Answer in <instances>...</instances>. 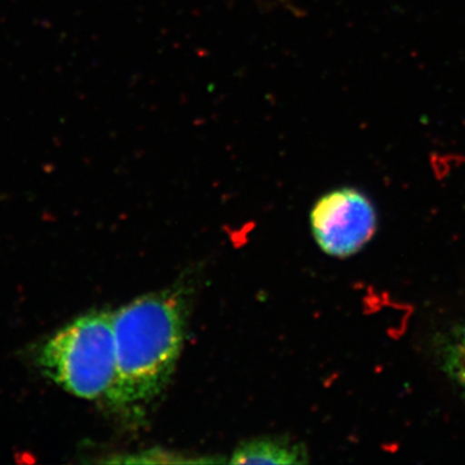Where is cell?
Masks as SVG:
<instances>
[{
	"label": "cell",
	"mask_w": 465,
	"mask_h": 465,
	"mask_svg": "<svg viewBox=\"0 0 465 465\" xmlns=\"http://www.w3.org/2000/svg\"><path fill=\"white\" fill-rule=\"evenodd\" d=\"M38 363L43 374L67 393L106 399L116 375L113 313L91 312L76 318L45 342Z\"/></svg>",
	"instance_id": "2"
},
{
	"label": "cell",
	"mask_w": 465,
	"mask_h": 465,
	"mask_svg": "<svg viewBox=\"0 0 465 465\" xmlns=\"http://www.w3.org/2000/svg\"><path fill=\"white\" fill-rule=\"evenodd\" d=\"M232 464H302L307 454L302 446L289 440L260 439L238 446L232 452Z\"/></svg>",
	"instance_id": "4"
},
{
	"label": "cell",
	"mask_w": 465,
	"mask_h": 465,
	"mask_svg": "<svg viewBox=\"0 0 465 465\" xmlns=\"http://www.w3.org/2000/svg\"><path fill=\"white\" fill-rule=\"evenodd\" d=\"M440 362L443 372L465 397V322L445 333L440 342Z\"/></svg>",
	"instance_id": "5"
},
{
	"label": "cell",
	"mask_w": 465,
	"mask_h": 465,
	"mask_svg": "<svg viewBox=\"0 0 465 465\" xmlns=\"http://www.w3.org/2000/svg\"><path fill=\"white\" fill-rule=\"evenodd\" d=\"M186 300L161 291L113 313L116 375L106 400L127 409L148 403L166 388L185 341Z\"/></svg>",
	"instance_id": "1"
},
{
	"label": "cell",
	"mask_w": 465,
	"mask_h": 465,
	"mask_svg": "<svg viewBox=\"0 0 465 465\" xmlns=\"http://www.w3.org/2000/svg\"><path fill=\"white\" fill-rule=\"evenodd\" d=\"M318 246L333 258H349L374 237L378 215L371 201L357 189L323 195L311 213Z\"/></svg>",
	"instance_id": "3"
}]
</instances>
